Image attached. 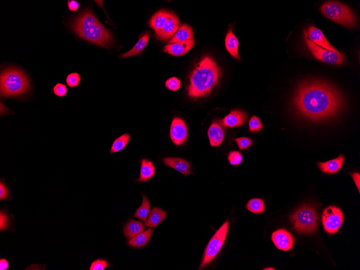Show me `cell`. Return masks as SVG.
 <instances>
[{
    "label": "cell",
    "instance_id": "obj_3",
    "mask_svg": "<svg viewBox=\"0 0 360 270\" xmlns=\"http://www.w3.org/2000/svg\"><path fill=\"white\" fill-rule=\"evenodd\" d=\"M72 31L79 37L99 46L109 48L112 34L89 9L83 11L70 23Z\"/></svg>",
    "mask_w": 360,
    "mask_h": 270
},
{
    "label": "cell",
    "instance_id": "obj_1",
    "mask_svg": "<svg viewBox=\"0 0 360 270\" xmlns=\"http://www.w3.org/2000/svg\"><path fill=\"white\" fill-rule=\"evenodd\" d=\"M297 114L311 121L327 120L337 117L344 106L341 93L321 81H305L299 85L292 100Z\"/></svg>",
    "mask_w": 360,
    "mask_h": 270
},
{
    "label": "cell",
    "instance_id": "obj_6",
    "mask_svg": "<svg viewBox=\"0 0 360 270\" xmlns=\"http://www.w3.org/2000/svg\"><path fill=\"white\" fill-rule=\"evenodd\" d=\"M291 221L296 232L302 234H312L317 230L319 216L315 208L303 205L291 217Z\"/></svg>",
    "mask_w": 360,
    "mask_h": 270
},
{
    "label": "cell",
    "instance_id": "obj_35",
    "mask_svg": "<svg viewBox=\"0 0 360 270\" xmlns=\"http://www.w3.org/2000/svg\"><path fill=\"white\" fill-rule=\"evenodd\" d=\"M53 92L54 95L59 97H64L67 96L68 93V89L66 85L62 83H57L53 87Z\"/></svg>",
    "mask_w": 360,
    "mask_h": 270
},
{
    "label": "cell",
    "instance_id": "obj_16",
    "mask_svg": "<svg viewBox=\"0 0 360 270\" xmlns=\"http://www.w3.org/2000/svg\"><path fill=\"white\" fill-rule=\"evenodd\" d=\"M344 161V157L340 155L337 158L325 162V163H318V165L322 172L327 174H334L343 168Z\"/></svg>",
    "mask_w": 360,
    "mask_h": 270
},
{
    "label": "cell",
    "instance_id": "obj_15",
    "mask_svg": "<svg viewBox=\"0 0 360 270\" xmlns=\"http://www.w3.org/2000/svg\"><path fill=\"white\" fill-rule=\"evenodd\" d=\"M195 44L194 39L185 42L170 44L164 48V51L172 56H183L194 47Z\"/></svg>",
    "mask_w": 360,
    "mask_h": 270
},
{
    "label": "cell",
    "instance_id": "obj_42",
    "mask_svg": "<svg viewBox=\"0 0 360 270\" xmlns=\"http://www.w3.org/2000/svg\"><path fill=\"white\" fill-rule=\"evenodd\" d=\"M265 270H274V269L273 268H267V269H265Z\"/></svg>",
    "mask_w": 360,
    "mask_h": 270
},
{
    "label": "cell",
    "instance_id": "obj_26",
    "mask_svg": "<svg viewBox=\"0 0 360 270\" xmlns=\"http://www.w3.org/2000/svg\"><path fill=\"white\" fill-rule=\"evenodd\" d=\"M150 36V33H147L144 35L142 36L139 41L137 42L136 45L131 50L126 53L122 54L120 57L122 58H126L131 56L141 55L142 51H144L146 48L148 42H149Z\"/></svg>",
    "mask_w": 360,
    "mask_h": 270
},
{
    "label": "cell",
    "instance_id": "obj_23",
    "mask_svg": "<svg viewBox=\"0 0 360 270\" xmlns=\"http://www.w3.org/2000/svg\"><path fill=\"white\" fill-rule=\"evenodd\" d=\"M154 233V230L149 229L144 232L135 236L128 241L130 246L140 248L146 246L149 243Z\"/></svg>",
    "mask_w": 360,
    "mask_h": 270
},
{
    "label": "cell",
    "instance_id": "obj_36",
    "mask_svg": "<svg viewBox=\"0 0 360 270\" xmlns=\"http://www.w3.org/2000/svg\"><path fill=\"white\" fill-rule=\"evenodd\" d=\"M109 267V264L105 260L97 259L93 262L90 268V270H104L105 269Z\"/></svg>",
    "mask_w": 360,
    "mask_h": 270
},
{
    "label": "cell",
    "instance_id": "obj_34",
    "mask_svg": "<svg viewBox=\"0 0 360 270\" xmlns=\"http://www.w3.org/2000/svg\"><path fill=\"white\" fill-rule=\"evenodd\" d=\"M166 86L168 89L176 91L180 89L181 82L177 78L172 77L166 81Z\"/></svg>",
    "mask_w": 360,
    "mask_h": 270
},
{
    "label": "cell",
    "instance_id": "obj_4",
    "mask_svg": "<svg viewBox=\"0 0 360 270\" xmlns=\"http://www.w3.org/2000/svg\"><path fill=\"white\" fill-rule=\"evenodd\" d=\"M30 87L29 78L24 72L17 68L3 70L0 77V95L3 99L16 98L25 93Z\"/></svg>",
    "mask_w": 360,
    "mask_h": 270
},
{
    "label": "cell",
    "instance_id": "obj_17",
    "mask_svg": "<svg viewBox=\"0 0 360 270\" xmlns=\"http://www.w3.org/2000/svg\"><path fill=\"white\" fill-rule=\"evenodd\" d=\"M164 163L167 166L174 169L185 176L190 174L191 166L187 160L178 158H165Z\"/></svg>",
    "mask_w": 360,
    "mask_h": 270
},
{
    "label": "cell",
    "instance_id": "obj_30",
    "mask_svg": "<svg viewBox=\"0 0 360 270\" xmlns=\"http://www.w3.org/2000/svg\"><path fill=\"white\" fill-rule=\"evenodd\" d=\"M249 130L251 133H255L262 130L263 125L258 117L255 116L251 118L249 121Z\"/></svg>",
    "mask_w": 360,
    "mask_h": 270
},
{
    "label": "cell",
    "instance_id": "obj_21",
    "mask_svg": "<svg viewBox=\"0 0 360 270\" xmlns=\"http://www.w3.org/2000/svg\"><path fill=\"white\" fill-rule=\"evenodd\" d=\"M239 42L238 39L234 35L233 28H230L225 38V47L232 57L236 60H240L239 53Z\"/></svg>",
    "mask_w": 360,
    "mask_h": 270
},
{
    "label": "cell",
    "instance_id": "obj_40",
    "mask_svg": "<svg viewBox=\"0 0 360 270\" xmlns=\"http://www.w3.org/2000/svg\"><path fill=\"white\" fill-rule=\"evenodd\" d=\"M352 178L355 182V183H356V186L358 187V190L360 192V175L359 173H354L353 174H352Z\"/></svg>",
    "mask_w": 360,
    "mask_h": 270
},
{
    "label": "cell",
    "instance_id": "obj_37",
    "mask_svg": "<svg viewBox=\"0 0 360 270\" xmlns=\"http://www.w3.org/2000/svg\"><path fill=\"white\" fill-rule=\"evenodd\" d=\"M9 226V220L6 212L2 210L0 214V230H6Z\"/></svg>",
    "mask_w": 360,
    "mask_h": 270
},
{
    "label": "cell",
    "instance_id": "obj_18",
    "mask_svg": "<svg viewBox=\"0 0 360 270\" xmlns=\"http://www.w3.org/2000/svg\"><path fill=\"white\" fill-rule=\"evenodd\" d=\"M208 135L210 145L213 147H218L223 143L224 131L223 127L215 122L209 127Z\"/></svg>",
    "mask_w": 360,
    "mask_h": 270
},
{
    "label": "cell",
    "instance_id": "obj_14",
    "mask_svg": "<svg viewBox=\"0 0 360 270\" xmlns=\"http://www.w3.org/2000/svg\"><path fill=\"white\" fill-rule=\"evenodd\" d=\"M246 119L247 117L243 111L235 110L231 111L230 114L221 121V124L225 127L236 128L244 125Z\"/></svg>",
    "mask_w": 360,
    "mask_h": 270
},
{
    "label": "cell",
    "instance_id": "obj_41",
    "mask_svg": "<svg viewBox=\"0 0 360 270\" xmlns=\"http://www.w3.org/2000/svg\"><path fill=\"white\" fill-rule=\"evenodd\" d=\"M9 268V263L6 259H1L0 260V270H6Z\"/></svg>",
    "mask_w": 360,
    "mask_h": 270
},
{
    "label": "cell",
    "instance_id": "obj_12",
    "mask_svg": "<svg viewBox=\"0 0 360 270\" xmlns=\"http://www.w3.org/2000/svg\"><path fill=\"white\" fill-rule=\"evenodd\" d=\"M180 24L179 18L176 15L171 12L170 17L165 24L161 31L156 35L158 40L166 42L169 41L174 35L179 28Z\"/></svg>",
    "mask_w": 360,
    "mask_h": 270
},
{
    "label": "cell",
    "instance_id": "obj_13",
    "mask_svg": "<svg viewBox=\"0 0 360 270\" xmlns=\"http://www.w3.org/2000/svg\"><path fill=\"white\" fill-rule=\"evenodd\" d=\"M308 35L309 40L322 48L327 50L339 52L328 42L323 32L316 27L309 26L308 28Z\"/></svg>",
    "mask_w": 360,
    "mask_h": 270
},
{
    "label": "cell",
    "instance_id": "obj_2",
    "mask_svg": "<svg viewBox=\"0 0 360 270\" xmlns=\"http://www.w3.org/2000/svg\"><path fill=\"white\" fill-rule=\"evenodd\" d=\"M222 70L211 58L206 56L197 65L189 77V96L194 100L208 96L218 84Z\"/></svg>",
    "mask_w": 360,
    "mask_h": 270
},
{
    "label": "cell",
    "instance_id": "obj_7",
    "mask_svg": "<svg viewBox=\"0 0 360 270\" xmlns=\"http://www.w3.org/2000/svg\"><path fill=\"white\" fill-rule=\"evenodd\" d=\"M229 226L228 220H226L210 239L205 249L200 269L206 267L219 254L227 236Z\"/></svg>",
    "mask_w": 360,
    "mask_h": 270
},
{
    "label": "cell",
    "instance_id": "obj_11",
    "mask_svg": "<svg viewBox=\"0 0 360 270\" xmlns=\"http://www.w3.org/2000/svg\"><path fill=\"white\" fill-rule=\"evenodd\" d=\"M272 240L276 248L283 251H289L293 247L292 236L285 229L275 231L272 235Z\"/></svg>",
    "mask_w": 360,
    "mask_h": 270
},
{
    "label": "cell",
    "instance_id": "obj_20",
    "mask_svg": "<svg viewBox=\"0 0 360 270\" xmlns=\"http://www.w3.org/2000/svg\"><path fill=\"white\" fill-rule=\"evenodd\" d=\"M140 177L137 179V183H145L151 180L155 175V166L150 160L144 159L141 162Z\"/></svg>",
    "mask_w": 360,
    "mask_h": 270
},
{
    "label": "cell",
    "instance_id": "obj_31",
    "mask_svg": "<svg viewBox=\"0 0 360 270\" xmlns=\"http://www.w3.org/2000/svg\"><path fill=\"white\" fill-rule=\"evenodd\" d=\"M228 159L232 166H239L242 163L243 155L239 152L232 151L228 155Z\"/></svg>",
    "mask_w": 360,
    "mask_h": 270
},
{
    "label": "cell",
    "instance_id": "obj_9",
    "mask_svg": "<svg viewBox=\"0 0 360 270\" xmlns=\"http://www.w3.org/2000/svg\"><path fill=\"white\" fill-rule=\"evenodd\" d=\"M322 221L324 229L327 233L335 234L343 223V213L335 206H329L324 211Z\"/></svg>",
    "mask_w": 360,
    "mask_h": 270
},
{
    "label": "cell",
    "instance_id": "obj_33",
    "mask_svg": "<svg viewBox=\"0 0 360 270\" xmlns=\"http://www.w3.org/2000/svg\"><path fill=\"white\" fill-rule=\"evenodd\" d=\"M237 144H238L240 150H244L247 149L253 145V140L249 137H241L239 138L235 139Z\"/></svg>",
    "mask_w": 360,
    "mask_h": 270
},
{
    "label": "cell",
    "instance_id": "obj_25",
    "mask_svg": "<svg viewBox=\"0 0 360 270\" xmlns=\"http://www.w3.org/2000/svg\"><path fill=\"white\" fill-rule=\"evenodd\" d=\"M166 217L167 213L164 210L155 207L152 210L145 224L150 228H156L164 221Z\"/></svg>",
    "mask_w": 360,
    "mask_h": 270
},
{
    "label": "cell",
    "instance_id": "obj_10",
    "mask_svg": "<svg viewBox=\"0 0 360 270\" xmlns=\"http://www.w3.org/2000/svg\"><path fill=\"white\" fill-rule=\"evenodd\" d=\"M170 135L171 141L175 145L179 146L184 143L188 136V130L183 120L179 118H175L172 120Z\"/></svg>",
    "mask_w": 360,
    "mask_h": 270
},
{
    "label": "cell",
    "instance_id": "obj_22",
    "mask_svg": "<svg viewBox=\"0 0 360 270\" xmlns=\"http://www.w3.org/2000/svg\"><path fill=\"white\" fill-rule=\"evenodd\" d=\"M193 38L194 33L192 29L187 24H184V25L179 28L173 37L169 42L168 45L189 41L193 40Z\"/></svg>",
    "mask_w": 360,
    "mask_h": 270
},
{
    "label": "cell",
    "instance_id": "obj_24",
    "mask_svg": "<svg viewBox=\"0 0 360 270\" xmlns=\"http://www.w3.org/2000/svg\"><path fill=\"white\" fill-rule=\"evenodd\" d=\"M146 226L138 220L130 219L125 225L124 234L127 239H131L135 236L144 232Z\"/></svg>",
    "mask_w": 360,
    "mask_h": 270
},
{
    "label": "cell",
    "instance_id": "obj_28",
    "mask_svg": "<svg viewBox=\"0 0 360 270\" xmlns=\"http://www.w3.org/2000/svg\"><path fill=\"white\" fill-rule=\"evenodd\" d=\"M130 141V135L129 134H125L118 137L112 145L110 153H117L125 148Z\"/></svg>",
    "mask_w": 360,
    "mask_h": 270
},
{
    "label": "cell",
    "instance_id": "obj_5",
    "mask_svg": "<svg viewBox=\"0 0 360 270\" xmlns=\"http://www.w3.org/2000/svg\"><path fill=\"white\" fill-rule=\"evenodd\" d=\"M320 11L325 17L340 25L349 28L357 27L356 15L349 7L337 1L324 3Z\"/></svg>",
    "mask_w": 360,
    "mask_h": 270
},
{
    "label": "cell",
    "instance_id": "obj_39",
    "mask_svg": "<svg viewBox=\"0 0 360 270\" xmlns=\"http://www.w3.org/2000/svg\"><path fill=\"white\" fill-rule=\"evenodd\" d=\"M67 4L69 11L72 12H77L80 8V4L75 0H69Z\"/></svg>",
    "mask_w": 360,
    "mask_h": 270
},
{
    "label": "cell",
    "instance_id": "obj_32",
    "mask_svg": "<svg viewBox=\"0 0 360 270\" xmlns=\"http://www.w3.org/2000/svg\"><path fill=\"white\" fill-rule=\"evenodd\" d=\"M81 77L78 73L74 72L69 74L66 78V83L69 87H76L80 85Z\"/></svg>",
    "mask_w": 360,
    "mask_h": 270
},
{
    "label": "cell",
    "instance_id": "obj_27",
    "mask_svg": "<svg viewBox=\"0 0 360 270\" xmlns=\"http://www.w3.org/2000/svg\"><path fill=\"white\" fill-rule=\"evenodd\" d=\"M151 204L145 196L143 195L142 203L134 214V218L146 222L150 213Z\"/></svg>",
    "mask_w": 360,
    "mask_h": 270
},
{
    "label": "cell",
    "instance_id": "obj_38",
    "mask_svg": "<svg viewBox=\"0 0 360 270\" xmlns=\"http://www.w3.org/2000/svg\"><path fill=\"white\" fill-rule=\"evenodd\" d=\"M9 196V191L7 186L3 182L0 183V200H6Z\"/></svg>",
    "mask_w": 360,
    "mask_h": 270
},
{
    "label": "cell",
    "instance_id": "obj_19",
    "mask_svg": "<svg viewBox=\"0 0 360 270\" xmlns=\"http://www.w3.org/2000/svg\"><path fill=\"white\" fill-rule=\"evenodd\" d=\"M170 14L171 12L162 10L155 13L151 18L150 26L155 31L156 35L158 34L164 28L170 17Z\"/></svg>",
    "mask_w": 360,
    "mask_h": 270
},
{
    "label": "cell",
    "instance_id": "obj_8",
    "mask_svg": "<svg viewBox=\"0 0 360 270\" xmlns=\"http://www.w3.org/2000/svg\"><path fill=\"white\" fill-rule=\"evenodd\" d=\"M304 38L309 51L317 60L330 65H342L344 63L343 53L328 51L315 45L309 40L306 30L304 31Z\"/></svg>",
    "mask_w": 360,
    "mask_h": 270
},
{
    "label": "cell",
    "instance_id": "obj_29",
    "mask_svg": "<svg viewBox=\"0 0 360 270\" xmlns=\"http://www.w3.org/2000/svg\"><path fill=\"white\" fill-rule=\"evenodd\" d=\"M246 209L254 214H261L265 209L264 201L260 199H253L249 200L246 204Z\"/></svg>",
    "mask_w": 360,
    "mask_h": 270
}]
</instances>
